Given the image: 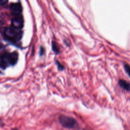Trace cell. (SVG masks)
I'll list each match as a JSON object with an SVG mask.
<instances>
[{
	"instance_id": "6da1fadb",
	"label": "cell",
	"mask_w": 130,
	"mask_h": 130,
	"mask_svg": "<svg viewBox=\"0 0 130 130\" xmlns=\"http://www.w3.org/2000/svg\"><path fill=\"white\" fill-rule=\"evenodd\" d=\"M18 59V54L16 51L5 53L0 56V68L5 69L10 66H13L17 63Z\"/></svg>"
},
{
	"instance_id": "7a4b0ae2",
	"label": "cell",
	"mask_w": 130,
	"mask_h": 130,
	"mask_svg": "<svg viewBox=\"0 0 130 130\" xmlns=\"http://www.w3.org/2000/svg\"><path fill=\"white\" fill-rule=\"evenodd\" d=\"M22 31L21 29H17L13 27H6L4 31V36L8 41L12 42H16L19 41L22 37Z\"/></svg>"
},
{
	"instance_id": "3957f363",
	"label": "cell",
	"mask_w": 130,
	"mask_h": 130,
	"mask_svg": "<svg viewBox=\"0 0 130 130\" xmlns=\"http://www.w3.org/2000/svg\"><path fill=\"white\" fill-rule=\"evenodd\" d=\"M59 122L62 126L66 128H72L77 125V122L74 118L64 115H61L59 117Z\"/></svg>"
},
{
	"instance_id": "277c9868",
	"label": "cell",
	"mask_w": 130,
	"mask_h": 130,
	"mask_svg": "<svg viewBox=\"0 0 130 130\" xmlns=\"http://www.w3.org/2000/svg\"><path fill=\"white\" fill-rule=\"evenodd\" d=\"M11 26L19 29H21L23 26V18L21 15L13 16L11 19Z\"/></svg>"
},
{
	"instance_id": "5b68a950",
	"label": "cell",
	"mask_w": 130,
	"mask_h": 130,
	"mask_svg": "<svg viewBox=\"0 0 130 130\" xmlns=\"http://www.w3.org/2000/svg\"><path fill=\"white\" fill-rule=\"evenodd\" d=\"M10 11L13 16H17L21 15L22 10V6L20 2L12 3L10 7Z\"/></svg>"
},
{
	"instance_id": "8992f818",
	"label": "cell",
	"mask_w": 130,
	"mask_h": 130,
	"mask_svg": "<svg viewBox=\"0 0 130 130\" xmlns=\"http://www.w3.org/2000/svg\"><path fill=\"white\" fill-rule=\"evenodd\" d=\"M119 85L126 91H130V83L126 81L120 79L118 81Z\"/></svg>"
},
{
	"instance_id": "52a82bcc",
	"label": "cell",
	"mask_w": 130,
	"mask_h": 130,
	"mask_svg": "<svg viewBox=\"0 0 130 130\" xmlns=\"http://www.w3.org/2000/svg\"><path fill=\"white\" fill-rule=\"evenodd\" d=\"M52 50H53V51L56 53H58L59 52V47L58 45V44H57V43L55 41H53L52 42Z\"/></svg>"
},
{
	"instance_id": "ba28073f",
	"label": "cell",
	"mask_w": 130,
	"mask_h": 130,
	"mask_svg": "<svg viewBox=\"0 0 130 130\" xmlns=\"http://www.w3.org/2000/svg\"><path fill=\"white\" fill-rule=\"evenodd\" d=\"M124 68L125 71L127 73V74L130 77V66L128 65V64H124Z\"/></svg>"
},
{
	"instance_id": "9c48e42d",
	"label": "cell",
	"mask_w": 130,
	"mask_h": 130,
	"mask_svg": "<svg viewBox=\"0 0 130 130\" xmlns=\"http://www.w3.org/2000/svg\"><path fill=\"white\" fill-rule=\"evenodd\" d=\"M56 63L57 64V66H58L59 70H63V66L61 65L58 61H56Z\"/></svg>"
},
{
	"instance_id": "30bf717a",
	"label": "cell",
	"mask_w": 130,
	"mask_h": 130,
	"mask_svg": "<svg viewBox=\"0 0 130 130\" xmlns=\"http://www.w3.org/2000/svg\"><path fill=\"white\" fill-rule=\"evenodd\" d=\"M44 49L43 48V47H41L40 48V55H42L44 54Z\"/></svg>"
},
{
	"instance_id": "8fae6325",
	"label": "cell",
	"mask_w": 130,
	"mask_h": 130,
	"mask_svg": "<svg viewBox=\"0 0 130 130\" xmlns=\"http://www.w3.org/2000/svg\"><path fill=\"white\" fill-rule=\"evenodd\" d=\"M8 2L6 1H4V0H1L0 1V5H4L5 3H7Z\"/></svg>"
},
{
	"instance_id": "7c38bea8",
	"label": "cell",
	"mask_w": 130,
	"mask_h": 130,
	"mask_svg": "<svg viewBox=\"0 0 130 130\" xmlns=\"http://www.w3.org/2000/svg\"><path fill=\"white\" fill-rule=\"evenodd\" d=\"M1 47H2V44L0 43V48H1Z\"/></svg>"
},
{
	"instance_id": "4fadbf2b",
	"label": "cell",
	"mask_w": 130,
	"mask_h": 130,
	"mask_svg": "<svg viewBox=\"0 0 130 130\" xmlns=\"http://www.w3.org/2000/svg\"><path fill=\"white\" fill-rule=\"evenodd\" d=\"M12 130H18V129H16V128H14V129H13Z\"/></svg>"
}]
</instances>
